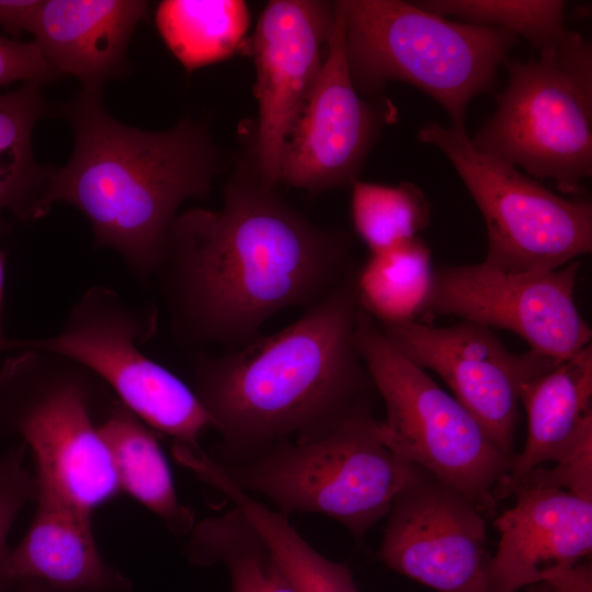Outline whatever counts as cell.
Returning <instances> with one entry per match:
<instances>
[{
  "label": "cell",
  "instance_id": "6da1fadb",
  "mask_svg": "<svg viewBox=\"0 0 592 592\" xmlns=\"http://www.w3.org/2000/svg\"><path fill=\"white\" fill-rule=\"evenodd\" d=\"M350 242L237 167L218 209L178 214L156 272L182 343L241 348L276 314L319 301L351 270Z\"/></svg>",
  "mask_w": 592,
  "mask_h": 592
},
{
  "label": "cell",
  "instance_id": "7a4b0ae2",
  "mask_svg": "<svg viewBox=\"0 0 592 592\" xmlns=\"http://www.w3.org/2000/svg\"><path fill=\"white\" fill-rule=\"evenodd\" d=\"M354 282L351 269L282 330L194 356L193 391L219 434L208 454L215 462L235 465L316 436L368 399L372 382L354 339Z\"/></svg>",
  "mask_w": 592,
  "mask_h": 592
},
{
  "label": "cell",
  "instance_id": "3957f363",
  "mask_svg": "<svg viewBox=\"0 0 592 592\" xmlns=\"http://www.w3.org/2000/svg\"><path fill=\"white\" fill-rule=\"evenodd\" d=\"M73 150L54 169L44 204L64 202L89 220L95 248L115 250L134 276L156 275L180 206L208 197L225 159L207 128L191 118L150 132L112 117L101 90H81L60 107Z\"/></svg>",
  "mask_w": 592,
  "mask_h": 592
},
{
  "label": "cell",
  "instance_id": "277c9868",
  "mask_svg": "<svg viewBox=\"0 0 592 592\" xmlns=\"http://www.w3.org/2000/svg\"><path fill=\"white\" fill-rule=\"evenodd\" d=\"M344 52L357 91L380 92L389 82L413 86L466 130L469 102L493 89L498 69L517 37L506 31L454 21L399 0H341Z\"/></svg>",
  "mask_w": 592,
  "mask_h": 592
},
{
  "label": "cell",
  "instance_id": "5b68a950",
  "mask_svg": "<svg viewBox=\"0 0 592 592\" xmlns=\"http://www.w3.org/2000/svg\"><path fill=\"white\" fill-rule=\"evenodd\" d=\"M377 421L367 399L316 436L218 464L239 488L266 498L282 514L325 515L361 540L423 471L382 441Z\"/></svg>",
  "mask_w": 592,
  "mask_h": 592
},
{
  "label": "cell",
  "instance_id": "8992f818",
  "mask_svg": "<svg viewBox=\"0 0 592 592\" xmlns=\"http://www.w3.org/2000/svg\"><path fill=\"white\" fill-rule=\"evenodd\" d=\"M113 395L87 367L48 351L20 350L0 368V436L21 437L35 478L89 513L121 491L98 428Z\"/></svg>",
  "mask_w": 592,
  "mask_h": 592
},
{
  "label": "cell",
  "instance_id": "52a82bcc",
  "mask_svg": "<svg viewBox=\"0 0 592 592\" xmlns=\"http://www.w3.org/2000/svg\"><path fill=\"white\" fill-rule=\"evenodd\" d=\"M508 84L473 147L553 181L579 198L592 175V47L576 31L538 49L527 61H505Z\"/></svg>",
  "mask_w": 592,
  "mask_h": 592
},
{
  "label": "cell",
  "instance_id": "ba28073f",
  "mask_svg": "<svg viewBox=\"0 0 592 592\" xmlns=\"http://www.w3.org/2000/svg\"><path fill=\"white\" fill-rule=\"evenodd\" d=\"M355 346L386 415L382 441L397 455L470 499L481 512L496 506L494 491L512 468L476 419L424 369L401 354L361 307Z\"/></svg>",
  "mask_w": 592,
  "mask_h": 592
},
{
  "label": "cell",
  "instance_id": "9c48e42d",
  "mask_svg": "<svg viewBox=\"0 0 592 592\" xmlns=\"http://www.w3.org/2000/svg\"><path fill=\"white\" fill-rule=\"evenodd\" d=\"M157 330V314L127 301L110 287L88 288L53 335L0 339V352L42 350L69 357L87 367L150 429L197 446L212 422L190 388L151 360L141 345Z\"/></svg>",
  "mask_w": 592,
  "mask_h": 592
},
{
  "label": "cell",
  "instance_id": "30bf717a",
  "mask_svg": "<svg viewBox=\"0 0 592 592\" xmlns=\"http://www.w3.org/2000/svg\"><path fill=\"white\" fill-rule=\"evenodd\" d=\"M418 139L449 160L487 227L485 265L506 273L554 271L592 250V205L561 196L516 167L476 150L466 130L428 122Z\"/></svg>",
  "mask_w": 592,
  "mask_h": 592
},
{
  "label": "cell",
  "instance_id": "8fae6325",
  "mask_svg": "<svg viewBox=\"0 0 592 592\" xmlns=\"http://www.w3.org/2000/svg\"><path fill=\"white\" fill-rule=\"evenodd\" d=\"M580 269L579 260L540 273H506L482 262L446 265L434 271L423 315L511 331L531 350L563 362L591 344V328L574 300Z\"/></svg>",
  "mask_w": 592,
  "mask_h": 592
},
{
  "label": "cell",
  "instance_id": "7c38bea8",
  "mask_svg": "<svg viewBox=\"0 0 592 592\" xmlns=\"http://www.w3.org/2000/svg\"><path fill=\"white\" fill-rule=\"evenodd\" d=\"M379 327L408 360L436 373L491 442L513 457L520 385L561 362L533 350L512 353L492 329L466 320L448 327L418 319Z\"/></svg>",
  "mask_w": 592,
  "mask_h": 592
},
{
  "label": "cell",
  "instance_id": "4fadbf2b",
  "mask_svg": "<svg viewBox=\"0 0 592 592\" xmlns=\"http://www.w3.org/2000/svg\"><path fill=\"white\" fill-rule=\"evenodd\" d=\"M377 558L436 592H489L479 508L424 470L394 499Z\"/></svg>",
  "mask_w": 592,
  "mask_h": 592
},
{
  "label": "cell",
  "instance_id": "5bb4252c",
  "mask_svg": "<svg viewBox=\"0 0 592 592\" xmlns=\"http://www.w3.org/2000/svg\"><path fill=\"white\" fill-rule=\"evenodd\" d=\"M335 20V2L273 0L252 41L259 116L252 162L276 186L284 143L322 69Z\"/></svg>",
  "mask_w": 592,
  "mask_h": 592
},
{
  "label": "cell",
  "instance_id": "9a60e30c",
  "mask_svg": "<svg viewBox=\"0 0 592 592\" xmlns=\"http://www.w3.org/2000/svg\"><path fill=\"white\" fill-rule=\"evenodd\" d=\"M514 504L496 521L500 539L488 565L489 592H517L545 582L554 590L592 592V500L526 475Z\"/></svg>",
  "mask_w": 592,
  "mask_h": 592
},
{
  "label": "cell",
  "instance_id": "2e32d148",
  "mask_svg": "<svg viewBox=\"0 0 592 592\" xmlns=\"http://www.w3.org/2000/svg\"><path fill=\"white\" fill-rule=\"evenodd\" d=\"M380 121L351 79L344 52V19L335 1L327 56L284 143L278 184L310 192L352 186L374 145Z\"/></svg>",
  "mask_w": 592,
  "mask_h": 592
},
{
  "label": "cell",
  "instance_id": "e0dca14e",
  "mask_svg": "<svg viewBox=\"0 0 592 592\" xmlns=\"http://www.w3.org/2000/svg\"><path fill=\"white\" fill-rule=\"evenodd\" d=\"M527 414V435L512 468L494 491V501L546 463L551 478L567 488L592 482V346L589 344L519 387Z\"/></svg>",
  "mask_w": 592,
  "mask_h": 592
},
{
  "label": "cell",
  "instance_id": "ac0fdd59",
  "mask_svg": "<svg viewBox=\"0 0 592 592\" xmlns=\"http://www.w3.org/2000/svg\"><path fill=\"white\" fill-rule=\"evenodd\" d=\"M35 501L30 527L8 559L14 585L33 581L52 592H130L128 578L100 555L92 513L37 479Z\"/></svg>",
  "mask_w": 592,
  "mask_h": 592
},
{
  "label": "cell",
  "instance_id": "d6986e66",
  "mask_svg": "<svg viewBox=\"0 0 592 592\" xmlns=\"http://www.w3.org/2000/svg\"><path fill=\"white\" fill-rule=\"evenodd\" d=\"M147 2L140 0H43L31 34L50 66L101 90L127 67V45Z\"/></svg>",
  "mask_w": 592,
  "mask_h": 592
},
{
  "label": "cell",
  "instance_id": "ffe728a7",
  "mask_svg": "<svg viewBox=\"0 0 592 592\" xmlns=\"http://www.w3.org/2000/svg\"><path fill=\"white\" fill-rule=\"evenodd\" d=\"M121 490L128 492L175 535H190L196 521L180 502L171 470L158 440L144 421L113 395L99 421Z\"/></svg>",
  "mask_w": 592,
  "mask_h": 592
},
{
  "label": "cell",
  "instance_id": "44dd1931",
  "mask_svg": "<svg viewBox=\"0 0 592 592\" xmlns=\"http://www.w3.org/2000/svg\"><path fill=\"white\" fill-rule=\"evenodd\" d=\"M48 111L35 83L0 93V234L10 227L5 213L24 221L49 213L44 200L54 169L38 163L32 150L33 129Z\"/></svg>",
  "mask_w": 592,
  "mask_h": 592
},
{
  "label": "cell",
  "instance_id": "7402d4cb",
  "mask_svg": "<svg viewBox=\"0 0 592 592\" xmlns=\"http://www.w3.org/2000/svg\"><path fill=\"white\" fill-rule=\"evenodd\" d=\"M198 478L224 493L248 517L297 592H358L349 567L321 555L288 516L239 488L218 463L203 464Z\"/></svg>",
  "mask_w": 592,
  "mask_h": 592
},
{
  "label": "cell",
  "instance_id": "603a6c76",
  "mask_svg": "<svg viewBox=\"0 0 592 592\" xmlns=\"http://www.w3.org/2000/svg\"><path fill=\"white\" fill-rule=\"evenodd\" d=\"M186 551L196 566L224 565L231 592H297L257 528L236 506L196 523Z\"/></svg>",
  "mask_w": 592,
  "mask_h": 592
},
{
  "label": "cell",
  "instance_id": "cb8c5ba5",
  "mask_svg": "<svg viewBox=\"0 0 592 592\" xmlns=\"http://www.w3.org/2000/svg\"><path fill=\"white\" fill-rule=\"evenodd\" d=\"M249 24V9L241 0H166L156 11L163 42L186 71L232 56Z\"/></svg>",
  "mask_w": 592,
  "mask_h": 592
},
{
  "label": "cell",
  "instance_id": "d4e9b609",
  "mask_svg": "<svg viewBox=\"0 0 592 592\" xmlns=\"http://www.w3.org/2000/svg\"><path fill=\"white\" fill-rule=\"evenodd\" d=\"M434 270L431 251L419 238L371 253L355 273L360 307L380 323L414 320L423 315Z\"/></svg>",
  "mask_w": 592,
  "mask_h": 592
},
{
  "label": "cell",
  "instance_id": "484cf974",
  "mask_svg": "<svg viewBox=\"0 0 592 592\" xmlns=\"http://www.w3.org/2000/svg\"><path fill=\"white\" fill-rule=\"evenodd\" d=\"M351 187L353 226L371 253L410 241L430 224L429 201L411 182L390 186L356 180Z\"/></svg>",
  "mask_w": 592,
  "mask_h": 592
},
{
  "label": "cell",
  "instance_id": "4316f807",
  "mask_svg": "<svg viewBox=\"0 0 592 592\" xmlns=\"http://www.w3.org/2000/svg\"><path fill=\"white\" fill-rule=\"evenodd\" d=\"M417 5L443 18L496 27L524 37L537 50L566 34L560 0H426Z\"/></svg>",
  "mask_w": 592,
  "mask_h": 592
},
{
  "label": "cell",
  "instance_id": "83f0119b",
  "mask_svg": "<svg viewBox=\"0 0 592 592\" xmlns=\"http://www.w3.org/2000/svg\"><path fill=\"white\" fill-rule=\"evenodd\" d=\"M25 455L22 442L0 456V592L14 585L7 573L10 530L22 509L36 497V479L25 465Z\"/></svg>",
  "mask_w": 592,
  "mask_h": 592
},
{
  "label": "cell",
  "instance_id": "f1b7e54d",
  "mask_svg": "<svg viewBox=\"0 0 592 592\" xmlns=\"http://www.w3.org/2000/svg\"><path fill=\"white\" fill-rule=\"evenodd\" d=\"M58 77L34 41L21 42L0 36V88L15 81L41 87Z\"/></svg>",
  "mask_w": 592,
  "mask_h": 592
},
{
  "label": "cell",
  "instance_id": "f546056e",
  "mask_svg": "<svg viewBox=\"0 0 592 592\" xmlns=\"http://www.w3.org/2000/svg\"><path fill=\"white\" fill-rule=\"evenodd\" d=\"M43 0H0V25L18 39L31 32Z\"/></svg>",
  "mask_w": 592,
  "mask_h": 592
},
{
  "label": "cell",
  "instance_id": "4dcf8cb0",
  "mask_svg": "<svg viewBox=\"0 0 592 592\" xmlns=\"http://www.w3.org/2000/svg\"><path fill=\"white\" fill-rule=\"evenodd\" d=\"M5 254L0 250V338L4 337L2 323V307L4 294Z\"/></svg>",
  "mask_w": 592,
  "mask_h": 592
},
{
  "label": "cell",
  "instance_id": "1f68e13d",
  "mask_svg": "<svg viewBox=\"0 0 592 592\" xmlns=\"http://www.w3.org/2000/svg\"><path fill=\"white\" fill-rule=\"evenodd\" d=\"M18 585L20 587L19 592H52L43 584L33 581L22 582Z\"/></svg>",
  "mask_w": 592,
  "mask_h": 592
},
{
  "label": "cell",
  "instance_id": "d6a6232c",
  "mask_svg": "<svg viewBox=\"0 0 592 592\" xmlns=\"http://www.w3.org/2000/svg\"><path fill=\"white\" fill-rule=\"evenodd\" d=\"M551 592H567V591H559V590H551Z\"/></svg>",
  "mask_w": 592,
  "mask_h": 592
}]
</instances>
